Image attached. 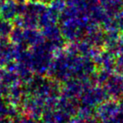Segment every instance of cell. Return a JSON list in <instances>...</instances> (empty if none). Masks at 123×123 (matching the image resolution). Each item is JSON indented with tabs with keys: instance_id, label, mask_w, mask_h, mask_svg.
I'll use <instances>...</instances> for the list:
<instances>
[{
	"instance_id": "obj_2",
	"label": "cell",
	"mask_w": 123,
	"mask_h": 123,
	"mask_svg": "<svg viewBox=\"0 0 123 123\" xmlns=\"http://www.w3.org/2000/svg\"><path fill=\"white\" fill-rule=\"evenodd\" d=\"M44 35L46 38H48L51 41L56 40L60 38H62L61 31H60V28L58 27L56 25V24L55 25H50L49 26H46L44 27Z\"/></svg>"
},
{
	"instance_id": "obj_3",
	"label": "cell",
	"mask_w": 123,
	"mask_h": 123,
	"mask_svg": "<svg viewBox=\"0 0 123 123\" xmlns=\"http://www.w3.org/2000/svg\"><path fill=\"white\" fill-rule=\"evenodd\" d=\"M51 8L58 11L59 13H61L64 8L66 7V1L65 0H52L50 2Z\"/></svg>"
},
{
	"instance_id": "obj_1",
	"label": "cell",
	"mask_w": 123,
	"mask_h": 123,
	"mask_svg": "<svg viewBox=\"0 0 123 123\" xmlns=\"http://www.w3.org/2000/svg\"><path fill=\"white\" fill-rule=\"evenodd\" d=\"M100 3L109 17L122 11L123 0H100Z\"/></svg>"
},
{
	"instance_id": "obj_4",
	"label": "cell",
	"mask_w": 123,
	"mask_h": 123,
	"mask_svg": "<svg viewBox=\"0 0 123 123\" xmlns=\"http://www.w3.org/2000/svg\"><path fill=\"white\" fill-rule=\"evenodd\" d=\"M122 11H123V5H122Z\"/></svg>"
}]
</instances>
